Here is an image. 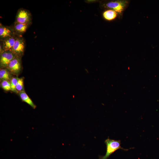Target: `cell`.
Masks as SVG:
<instances>
[{
	"instance_id": "obj_1",
	"label": "cell",
	"mask_w": 159,
	"mask_h": 159,
	"mask_svg": "<svg viewBox=\"0 0 159 159\" xmlns=\"http://www.w3.org/2000/svg\"><path fill=\"white\" fill-rule=\"evenodd\" d=\"M129 4V1L119 0L108 1L104 3V6L108 9L115 11L119 18H122L123 14Z\"/></svg>"
},
{
	"instance_id": "obj_2",
	"label": "cell",
	"mask_w": 159,
	"mask_h": 159,
	"mask_svg": "<svg viewBox=\"0 0 159 159\" xmlns=\"http://www.w3.org/2000/svg\"><path fill=\"white\" fill-rule=\"evenodd\" d=\"M105 143L106 146V154L104 156H99V159H107L112 153L119 149L125 151L128 150L121 147L120 140H114L108 138L105 140Z\"/></svg>"
},
{
	"instance_id": "obj_3",
	"label": "cell",
	"mask_w": 159,
	"mask_h": 159,
	"mask_svg": "<svg viewBox=\"0 0 159 159\" xmlns=\"http://www.w3.org/2000/svg\"><path fill=\"white\" fill-rule=\"evenodd\" d=\"M32 15L29 10L23 8L18 10L15 21L30 26L32 24Z\"/></svg>"
},
{
	"instance_id": "obj_4",
	"label": "cell",
	"mask_w": 159,
	"mask_h": 159,
	"mask_svg": "<svg viewBox=\"0 0 159 159\" xmlns=\"http://www.w3.org/2000/svg\"><path fill=\"white\" fill-rule=\"evenodd\" d=\"M26 46L25 40L22 36H18L16 39L11 52L16 56L21 57Z\"/></svg>"
},
{
	"instance_id": "obj_5",
	"label": "cell",
	"mask_w": 159,
	"mask_h": 159,
	"mask_svg": "<svg viewBox=\"0 0 159 159\" xmlns=\"http://www.w3.org/2000/svg\"><path fill=\"white\" fill-rule=\"evenodd\" d=\"M21 58L16 56L9 63L7 69L10 73L14 75H18L22 68Z\"/></svg>"
},
{
	"instance_id": "obj_6",
	"label": "cell",
	"mask_w": 159,
	"mask_h": 159,
	"mask_svg": "<svg viewBox=\"0 0 159 159\" xmlns=\"http://www.w3.org/2000/svg\"><path fill=\"white\" fill-rule=\"evenodd\" d=\"M16 57L12 52L4 51L0 54V68H6L10 62Z\"/></svg>"
},
{
	"instance_id": "obj_7",
	"label": "cell",
	"mask_w": 159,
	"mask_h": 159,
	"mask_svg": "<svg viewBox=\"0 0 159 159\" xmlns=\"http://www.w3.org/2000/svg\"><path fill=\"white\" fill-rule=\"evenodd\" d=\"M16 35L12 26H7L0 24V40H3Z\"/></svg>"
},
{
	"instance_id": "obj_8",
	"label": "cell",
	"mask_w": 159,
	"mask_h": 159,
	"mask_svg": "<svg viewBox=\"0 0 159 159\" xmlns=\"http://www.w3.org/2000/svg\"><path fill=\"white\" fill-rule=\"evenodd\" d=\"M18 36L15 35L3 40H0L1 45L4 51L11 52L16 38Z\"/></svg>"
},
{
	"instance_id": "obj_9",
	"label": "cell",
	"mask_w": 159,
	"mask_h": 159,
	"mask_svg": "<svg viewBox=\"0 0 159 159\" xmlns=\"http://www.w3.org/2000/svg\"><path fill=\"white\" fill-rule=\"evenodd\" d=\"M12 26L16 35L18 36H22L30 26L28 24L14 21Z\"/></svg>"
},
{
	"instance_id": "obj_10",
	"label": "cell",
	"mask_w": 159,
	"mask_h": 159,
	"mask_svg": "<svg viewBox=\"0 0 159 159\" xmlns=\"http://www.w3.org/2000/svg\"><path fill=\"white\" fill-rule=\"evenodd\" d=\"M19 94L20 97L23 101L28 104L33 109H35L36 107V106L24 91L20 92Z\"/></svg>"
},
{
	"instance_id": "obj_11",
	"label": "cell",
	"mask_w": 159,
	"mask_h": 159,
	"mask_svg": "<svg viewBox=\"0 0 159 159\" xmlns=\"http://www.w3.org/2000/svg\"><path fill=\"white\" fill-rule=\"evenodd\" d=\"M103 16L105 20L110 21L115 19L118 16V15L115 11L111 9H108L104 12Z\"/></svg>"
},
{
	"instance_id": "obj_12",
	"label": "cell",
	"mask_w": 159,
	"mask_h": 159,
	"mask_svg": "<svg viewBox=\"0 0 159 159\" xmlns=\"http://www.w3.org/2000/svg\"><path fill=\"white\" fill-rule=\"evenodd\" d=\"M0 79L1 80H10V72L6 68L1 69L0 70Z\"/></svg>"
},
{
	"instance_id": "obj_13",
	"label": "cell",
	"mask_w": 159,
	"mask_h": 159,
	"mask_svg": "<svg viewBox=\"0 0 159 159\" xmlns=\"http://www.w3.org/2000/svg\"><path fill=\"white\" fill-rule=\"evenodd\" d=\"M17 92L24 91V80L23 78H18L17 83L16 86Z\"/></svg>"
},
{
	"instance_id": "obj_14",
	"label": "cell",
	"mask_w": 159,
	"mask_h": 159,
	"mask_svg": "<svg viewBox=\"0 0 159 159\" xmlns=\"http://www.w3.org/2000/svg\"><path fill=\"white\" fill-rule=\"evenodd\" d=\"M1 86L6 91L11 90L10 82L8 80H3L1 81Z\"/></svg>"
},
{
	"instance_id": "obj_15",
	"label": "cell",
	"mask_w": 159,
	"mask_h": 159,
	"mask_svg": "<svg viewBox=\"0 0 159 159\" xmlns=\"http://www.w3.org/2000/svg\"><path fill=\"white\" fill-rule=\"evenodd\" d=\"M18 78L16 77H13L10 80V83L11 88V91L16 92H17L16 90V86Z\"/></svg>"
}]
</instances>
